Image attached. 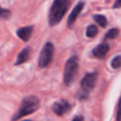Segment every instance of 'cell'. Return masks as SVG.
I'll list each match as a JSON object with an SVG mask.
<instances>
[{"label":"cell","instance_id":"obj_1","mask_svg":"<svg viewBox=\"0 0 121 121\" xmlns=\"http://www.w3.org/2000/svg\"><path fill=\"white\" fill-rule=\"evenodd\" d=\"M39 107H40V100L37 96L30 95V96L25 97L21 103L19 110L12 116V121H16L23 116H26L29 113L34 112L39 109Z\"/></svg>","mask_w":121,"mask_h":121},{"label":"cell","instance_id":"obj_2","mask_svg":"<svg viewBox=\"0 0 121 121\" xmlns=\"http://www.w3.org/2000/svg\"><path fill=\"white\" fill-rule=\"evenodd\" d=\"M69 5V2L67 0H56L53 2L50 10H49V16L48 21L50 26L57 25L63 17L67 10V7Z\"/></svg>","mask_w":121,"mask_h":121},{"label":"cell","instance_id":"obj_3","mask_svg":"<svg viewBox=\"0 0 121 121\" xmlns=\"http://www.w3.org/2000/svg\"><path fill=\"white\" fill-rule=\"evenodd\" d=\"M78 70V59L77 56H72L69 58L64 65V73H63V79L65 85H70Z\"/></svg>","mask_w":121,"mask_h":121},{"label":"cell","instance_id":"obj_4","mask_svg":"<svg viewBox=\"0 0 121 121\" xmlns=\"http://www.w3.org/2000/svg\"><path fill=\"white\" fill-rule=\"evenodd\" d=\"M97 78V73H89L87 74L80 81V90H79V98L84 99L88 96L91 90L95 87V81Z\"/></svg>","mask_w":121,"mask_h":121},{"label":"cell","instance_id":"obj_5","mask_svg":"<svg viewBox=\"0 0 121 121\" xmlns=\"http://www.w3.org/2000/svg\"><path fill=\"white\" fill-rule=\"evenodd\" d=\"M53 53H54V45L49 42L46 43L43 45L39 57V66L41 68L46 67L50 64L52 60Z\"/></svg>","mask_w":121,"mask_h":121},{"label":"cell","instance_id":"obj_6","mask_svg":"<svg viewBox=\"0 0 121 121\" xmlns=\"http://www.w3.org/2000/svg\"><path fill=\"white\" fill-rule=\"evenodd\" d=\"M69 110H70V104L64 99H60L52 105V111L57 115H63Z\"/></svg>","mask_w":121,"mask_h":121},{"label":"cell","instance_id":"obj_7","mask_svg":"<svg viewBox=\"0 0 121 121\" xmlns=\"http://www.w3.org/2000/svg\"><path fill=\"white\" fill-rule=\"evenodd\" d=\"M84 4H85L84 2H78V3L75 6V8H74L73 10L71 11V13L69 14L68 19H67V26H68V27H71V26L74 25V23H75V21L77 20L78 14L80 13V11H81L82 9H83Z\"/></svg>","mask_w":121,"mask_h":121},{"label":"cell","instance_id":"obj_8","mask_svg":"<svg viewBox=\"0 0 121 121\" xmlns=\"http://www.w3.org/2000/svg\"><path fill=\"white\" fill-rule=\"evenodd\" d=\"M109 49H110V45L107 43H99L97 46H95L92 52L95 57L98 59H103L108 53Z\"/></svg>","mask_w":121,"mask_h":121},{"label":"cell","instance_id":"obj_9","mask_svg":"<svg viewBox=\"0 0 121 121\" xmlns=\"http://www.w3.org/2000/svg\"><path fill=\"white\" fill-rule=\"evenodd\" d=\"M32 32H33V26H24V27H21L17 30V35L24 42H27V41H29V39L32 35Z\"/></svg>","mask_w":121,"mask_h":121},{"label":"cell","instance_id":"obj_10","mask_svg":"<svg viewBox=\"0 0 121 121\" xmlns=\"http://www.w3.org/2000/svg\"><path fill=\"white\" fill-rule=\"evenodd\" d=\"M29 53H30V48L29 47H26L24 48L18 55L17 57V60L15 61V65H19V64H22L24 63L25 61L27 60V59L29 58Z\"/></svg>","mask_w":121,"mask_h":121},{"label":"cell","instance_id":"obj_11","mask_svg":"<svg viewBox=\"0 0 121 121\" xmlns=\"http://www.w3.org/2000/svg\"><path fill=\"white\" fill-rule=\"evenodd\" d=\"M93 19L102 27H105L107 26V18L104 16V15H101V14H95L93 16Z\"/></svg>","mask_w":121,"mask_h":121},{"label":"cell","instance_id":"obj_12","mask_svg":"<svg viewBox=\"0 0 121 121\" xmlns=\"http://www.w3.org/2000/svg\"><path fill=\"white\" fill-rule=\"evenodd\" d=\"M96 33H97V27L95 25L89 26L87 27V29H86V36L87 37H90V38L95 37L96 35Z\"/></svg>","mask_w":121,"mask_h":121},{"label":"cell","instance_id":"obj_13","mask_svg":"<svg viewBox=\"0 0 121 121\" xmlns=\"http://www.w3.org/2000/svg\"><path fill=\"white\" fill-rule=\"evenodd\" d=\"M118 33H119V31H118L117 28H112V29H110V30L106 33V35H105V40H108V39L112 40V39H114V38L118 35Z\"/></svg>","mask_w":121,"mask_h":121},{"label":"cell","instance_id":"obj_14","mask_svg":"<svg viewBox=\"0 0 121 121\" xmlns=\"http://www.w3.org/2000/svg\"><path fill=\"white\" fill-rule=\"evenodd\" d=\"M111 65L112 68L117 69L119 67H121V55H118L116 57H114L111 62Z\"/></svg>","mask_w":121,"mask_h":121},{"label":"cell","instance_id":"obj_15","mask_svg":"<svg viewBox=\"0 0 121 121\" xmlns=\"http://www.w3.org/2000/svg\"><path fill=\"white\" fill-rule=\"evenodd\" d=\"M10 17V11L9 9L0 7V19H8Z\"/></svg>","mask_w":121,"mask_h":121},{"label":"cell","instance_id":"obj_16","mask_svg":"<svg viewBox=\"0 0 121 121\" xmlns=\"http://www.w3.org/2000/svg\"><path fill=\"white\" fill-rule=\"evenodd\" d=\"M116 121H121V96L119 98L116 110Z\"/></svg>","mask_w":121,"mask_h":121},{"label":"cell","instance_id":"obj_17","mask_svg":"<svg viewBox=\"0 0 121 121\" xmlns=\"http://www.w3.org/2000/svg\"><path fill=\"white\" fill-rule=\"evenodd\" d=\"M121 7V1H116L113 5V9H117V8H120Z\"/></svg>","mask_w":121,"mask_h":121},{"label":"cell","instance_id":"obj_18","mask_svg":"<svg viewBox=\"0 0 121 121\" xmlns=\"http://www.w3.org/2000/svg\"><path fill=\"white\" fill-rule=\"evenodd\" d=\"M72 121H83V117L82 116H76Z\"/></svg>","mask_w":121,"mask_h":121},{"label":"cell","instance_id":"obj_19","mask_svg":"<svg viewBox=\"0 0 121 121\" xmlns=\"http://www.w3.org/2000/svg\"><path fill=\"white\" fill-rule=\"evenodd\" d=\"M25 121H30V120H25Z\"/></svg>","mask_w":121,"mask_h":121}]
</instances>
